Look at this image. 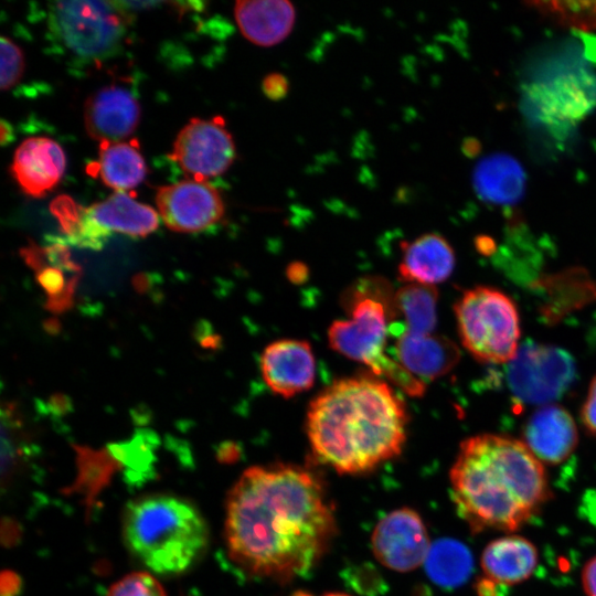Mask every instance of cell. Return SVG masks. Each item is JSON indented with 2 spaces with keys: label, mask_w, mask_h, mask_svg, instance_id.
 <instances>
[{
  "label": "cell",
  "mask_w": 596,
  "mask_h": 596,
  "mask_svg": "<svg viewBox=\"0 0 596 596\" xmlns=\"http://www.w3.org/2000/svg\"><path fill=\"white\" fill-rule=\"evenodd\" d=\"M322 596H351V595H348V594H344V593H340V592H331V593H326L324 595Z\"/></svg>",
  "instance_id": "34"
},
{
  "label": "cell",
  "mask_w": 596,
  "mask_h": 596,
  "mask_svg": "<svg viewBox=\"0 0 596 596\" xmlns=\"http://www.w3.org/2000/svg\"><path fill=\"white\" fill-rule=\"evenodd\" d=\"M260 372L266 385L279 396L288 398L309 390L316 379L310 343L299 339L272 342L260 355Z\"/></svg>",
  "instance_id": "13"
},
{
  "label": "cell",
  "mask_w": 596,
  "mask_h": 596,
  "mask_svg": "<svg viewBox=\"0 0 596 596\" xmlns=\"http://www.w3.org/2000/svg\"><path fill=\"white\" fill-rule=\"evenodd\" d=\"M524 4L558 25L579 31L596 30V1H526Z\"/></svg>",
  "instance_id": "26"
},
{
  "label": "cell",
  "mask_w": 596,
  "mask_h": 596,
  "mask_svg": "<svg viewBox=\"0 0 596 596\" xmlns=\"http://www.w3.org/2000/svg\"><path fill=\"white\" fill-rule=\"evenodd\" d=\"M581 422L585 430L596 437V375L590 381L586 398L582 405Z\"/></svg>",
  "instance_id": "29"
},
{
  "label": "cell",
  "mask_w": 596,
  "mask_h": 596,
  "mask_svg": "<svg viewBox=\"0 0 596 596\" xmlns=\"http://www.w3.org/2000/svg\"><path fill=\"white\" fill-rule=\"evenodd\" d=\"M582 583L586 596H596V556L585 564L582 572Z\"/></svg>",
  "instance_id": "31"
},
{
  "label": "cell",
  "mask_w": 596,
  "mask_h": 596,
  "mask_svg": "<svg viewBox=\"0 0 596 596\" xmlns=\"http://www.w3.org/2000/svg\"><path fill=\"white\" fill-rule=\"evenodd\" d=\"M449 480L456 510L472 533L515 531L551 497L543 464L523 441L505 435L462 440Z\"/></svg>",
  "instance_id": "3"
},
{
  "label": "cell",
  "mask_w": 596,
  "mask_h": 596,
  "mask_svg": "<svg viewBox=\"0 0 596 596\" xmlns=\"http://www.w3.org/2000/svg\"><path fill=\"white\" fill-rule=\"evenodd\" d=\"M156 203L164 225L179 233L206 230L225 212L219 190L206 181L194 179L159 188Z\"/></svg>",
  "instance_id": "12"
},
{
  "label": "cell",
  "mask_w": 596,
  "mask_h": 596,
  "mask_svg": "<svg viewBox=\"0 0 596 596\" xmlns=\"http://www.w3.org/2000/svg\"><path fill=\"white\" fill-rule=\"evenodd\" d=\"M107 596H166V593L153 575L135 572L113 584Z\"/></svg>",
  "instance_id": "27"
},
{
  "label": "cell",
  "mask_w": 596,
  "mask_h": 596,
  "mask_svg": "<svg viewBox=\"0 0 596 596\" xmlns=\"http://www.w3.org/2000/svg\"><path fill=\"white\" fill-rule=\"evenodd\" d=\"M358 290L352 294L350 318L334 320L328 329L332 350L369 368L371 374L397 386L409 396L419 397L426 383L409 373L396 359L386 354L390 319L396 313L394 298Z\"/></svg>",
  "instance_id": "5"
},
{
  "label": "cell",
  "mask_w": 596,
  "mask_h": 596,
  "mask_svg": "<svg viewBox=\"0 0 596 596\" xmlns=\"http://www.w3.org/2000/svg\"><path fill=\"white\" fill-rule=\"evenodd\" d=\"M574 377L573 356L549 344H523L507 368L508 387L521 404H553L571 386Z\"/></svg>",
  "instance_id": "8"
},
{
  "label": "cell",
  "mask_w": 596,
  "mask_h": 596,
  "mask_svg": "<svg viewBox=\"0 0 596 596\" xmlns=\"http://www.w3.org/2000/svg\"><path fill=\"white\" fill-rule=\"evenodd\" d=\"M430 545L421 515L407 507L387 513L377 522L371 535L375 558L383 566L400 573L414 571L425 563Z\"/></svg>",
  "instance_id": "11"
},
{
  "label": "cell",
  "mask_w": 596,
  "mask_h": 596,
  "mask_svg": "<svg viewBox=\"0 0 596 596\" xmlns=\"http://www.w3.org/2000/svg\"><path fill=\"white\" fill-rule=\"evenodd\" d=\"M424 565L435 584L456 587L468 579L473 563L466 545L454 539H440L430 545Z\"/></svg>",
  "instance_id": "24"
},
{
  "label": "cell",
  "mask_w": 596,
  "mask_h": 596,
  "mask_svg": "<svg viewBox=\"0 0 596 596\" xmlns=\"http://www.w3.org/2000/svg\"><path fill=\"white\" fill-rule=\"evenodd\" d=\"M407 425L404 401L373 374L334 381L310 402L306 415L313 457L341 475L366 473L397 457Z\"/></svg>",
  "instance_id": "2"
},
{
  "label": "cell",
  "mask_w": 596,
  "mask_h": 596,
  "mask_svg": "<svg viewBox=\"0 0 596 596\" xmlns=\"http://www.w3.org/2000/svg\"><path fill=\"white\" fill-rule=\"evenodd\" d=\"M1 88L13 87L24 71V58L21 49L6 36H1Z\"/></svg>",
  "instance_id": "28"
},
{
  "label": "cell",
  "mask_w": 596,
  "mask_h": 596,
  "mask_svg": "<svg viewBox=\"0 0 596 596\" xmlns=\"http://www.w3.org/2000/svg\"><path fill=\"white\" fill-rule=\"evenodd\" d=\"M171 157L194 180L206 181L232 166L236 149L222 118H193L179 131Z\"/></svg>",
  "instance_id": "10"
},
{
  "label": "cell",
  "mask_w": 596,
  "mask_h": 596,
  "mask_svg": "<svg viewBox=\"0 0 596 596\" xmlns=\"http://www.w3.org/2000/svg\"><path fill=\"white\" fill-rule=\"evenodd\" d=\"M262 91L272 100L283 99L289 91L288 78L281 73H269L263 78Z\"/></svg>",
  "instance_id": "30"
},
{
  "label": "cell",
  "mask_w": 596,
  "mask_h": 596,
  "mask_svg": "<svg viewBox=\"0 0 596 596\" xmlns=\"http://www.w3.org/2000/svg\"><path fill=\"white\" fill-rule=\"evenodd\" d=\"M140 118L136 97L126 88L110 85L92 94L84 106V123L91 138L118 142L135 131Z\"/></svg>",
  "instance_id": "14"
},
{
  "label": "cell",
  "mask_w": 596,
  "mask_h": 596,
  "mask_svg": "<svg viewBox=\"0 0 596 596\" xmlns=\"http://www.w3.org/2000/svg\"><path fill=\"white\" fill-rule=\"evenodd\" d=\"M437 290L434 286L406 284L394 294V307L405 331L433 333L437 323Z\"/></svg>",
  "instance_id": "25"
},
{
  "label": "cell",
  "mask_w": 596,
  "mask_h": 596,
  "mask_svg": "<svg viewBox=\"0 0 596 596\" xmlns=\"http://www.w3.org/2000/svg\"><path fill=\"white\" fill-rule=\"evenodd\" d=\"M158 223V214L151 206L125 192H115L82 210L78 230L68 242L97 249L111 233L145 237L157 230Z\"/></svg>",
  "instance_id": "9"
},
{
  "label": "cell",
  "mask_w": 596,
  "mask_h": 596,
  "mask_svg": "<svg viewBox=\"0 0 596 596\" xmlns=\"http://www.w3.org/2000/svg\"><path fill=\"white\" fill-rule=\"evenodd\" d=\"M65 167V153L56 141L31 137L17 148L11 173L25 194L41 198L60 182Z\"/></svg>",
  "instance_id": "16"
},
{
  "label": "cell",
  "mask_w": 596,
  "mask_h": 596,
  "mask_svg": "<svg viewBox=\"0 0 596 596\" xmlns=\"http://www.w3.org/2000/svg\"><path fill=\"white\" fill-rule=\"evenodd\" d=\"M396 360L423 382L436 380L459 361L458 347L447 337L436 333H414L403 330L395 343Z\"/></svg>",
  "instance_id": "19"
},
{
  "label": "cell",
  "mask_w": 596,
  "mask_h": 596,
  "mask_svg": "<svg viewBox=\"0 0 596 596\" xmlns=\"http://www.w3.org/2000/svg\"><path fill=\"white\" fill-rule=\"evenodd\" d=\"M121 2L61 1L51 10V25L62 43L84 58H103L120 44L128 18Z\"/></svg>",
  "instance_id": "7"
},
{
  "label": "cell",
  "mask_w": 596,
  "mask_h": 596,
  "mask_svg": "<svg viewBox=\"0 0 596 596\" xmlns=\"http://www.w3.org/2000/svg\"><path fill=\"white\" fill-rule=\"evenodd\" d=\"M461 149L466 156L476 157L479 153L481 146L478 140L469 138L464 141Z\"/></svg>",
  "instance_id": "32"
},
{
  "label": "cell",
  "mask_w": 596,
  "mask_h": 596,
  "mask_svg": "<svg viewBox=\"0 0 596 596\" xmlns=\"http://www.w3.org/2000/svg\"><path fill=\"white\" fill-rule=\"evenodd\" d=\"M464 348L479 362L509 363L520 344V316L514 301L501 290L477 286L455 305Z\"/></svg>",
  "instance_id": "6"
},
{
  "label": "cell",
  "mask_w": 596,
  "mask_h": 596,
  "mask_svg": "<svg viewBox=\"0 0 596 596\" xmlns=\"http://www.w3.org/2000/svg\"><path fill=\"white\" fill-rule=\"evenodd\" d=\"M21 255L46 294V308L53 312L71 308L81 269L66 245L57 242L42 248L31 244L21 251Z\"/></svg>",
  "instance_id": "17"
},
{
  "label": "cell",
  "mask_w": 596,
  "mask_h": 596,
  "mask_svg": "<svg viewBox=\"0 0 596 596\" xmlns=\"http://www.w3.org/2000/svg\"><path fill=\"white\" fill-rule=\"evenodd\" d=\"M398 277L406 284L434 286L453 274L456 255L449 242L438 233H426L401 244Z\"/></svg>",
  "instance_id": "18"
},
{
  "label": "cell",
  "mask_w": 596,
  "mask_h": 596,
  "mask_svg": "<svg viewBox=\"0 0 596 596\" xmlns=\"http://www.w3.org/2000/svg\"><path fill=\"white\" fill-rule=\"evenodd\" d=\"M535 545L520 535L491 541L481 554L485 581L491 585L511 586L528 579L538 565Z\"/></svg>",
  "instance_id": "21"
},
{
  "label": "cell",
  "mask_w": 596,
  "mask_h": 596,
  "mask_svg": "<svg viewBox=\"0 0 596 596\" xmlns=\"http://www.w3.org/2000/svg\"><path fill=\"white\" fill-rule=\"evenodd\" d=\"M102 181L117 192L139 185L147 166L138 148L128 142H102L97 162Z\"/></svg>",
  "instance_id": "23"
},
{
  "label": "cell",
  "mask_w": 596,
  "mask_h": 596,
  "mask_svg": "<svg viewBox=\"0 0 596 596\" xmlns=\"http://www.w3.org/2000/svg\"><path fill=\"white\" fill-rule=\"evenodd\" d=\"M472 185L482 201L510 205L523 196L526 174L521 163L511 155L490 153L477 162L472 172Z\"/></svg>",
  "instance_id": "22"
},
{
  "label": "cell",
  "mask_w": 596,
  "mask_h": 596,
  "mask_svg": "<svg viewBox=\"0 0 596 596\" xmlns=\"http://www.w3.org/2000/svg\"><path fill=\"white\" fill-rule=\"evenodd\" d=\"M121 532L132 557L160 575L189 571L209 545V528L201 511L188 499L170 493H150L129 501Z\"/></svg>",
  "instance_id": "4"
},
{
  "label": "cell",
  "mask_w": 596,
  "mask_h": 596,
  "mask_svg": "<svg viewBox=\"0 0 596 596\" xmlns=\"http://www.w3.org/2000/svg\"><path fill=\"white\" fill-rule=\"evenodd\" d=\"M337 532L322 479L294 464L243 471L225 502L224 540L245 573L287 583L310 572Z\"/></svg>",
  "instance_id": "1"
},
{
  "label": "cell",
  "mask_w": 596,
  "mask_h": 596,
  "mask_svg": "<svg viewBox=\"0 0 596 596\" xmlns=\"http://www.w3.org/2000/svg\"><path fill=\"white\" fill-rule=\"evenodd\" d=\"M524 444L543 464L557 465L567 459L578 443L571 413L556 404L535 409L523 428Z\"/></svg>",
  "instance_id": "15"
},
{
  "label": "cell",
  "mask_w": 596,
  "mask_h": 596,
  "mask_svg": "<svg viewBox=\"0 0 596 596\" xmlns=\"http://www.w3.org/2000/svg\"><path fill=\"white\" fill-rule=\"evenodd\" d=\"M234 15L249 42L267 47L279 44L290 34L296 9L287 0H247L235 3Z\"/></svg>",
  "instance_id": "20"
},
{
  "label": "cell",
  "mask_w": 596,
  "mask_h": 596,
  "mask_svg": "<svg viewBox=\"0 0 596 596\" xmlns=\"http://www.w3.org/2000/svg\"><path fill=\"white\" fill-rule=\"evenodd\" d=\"M0 127V140L2 145H6L10 140L12 131L10 125L4 120L1 121Z\"/></svg>",
  "instance_id": "33"
}]
</instances>
